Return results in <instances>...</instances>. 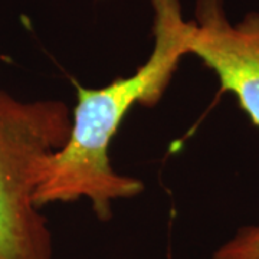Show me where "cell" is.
<instances>
[{"mask_svg": "<svg viewBox=\"0 0 259 259\" xmlns=\"http://www.w3.org/2000/svg\"><path fill=\"white\" fill-rule=\"evenodd\" d=\"M154 12V47L130 76L102 88H78L72 124L65 144L47 160L35 203L40 209L56 202L88 199L100 221L112 216V203L139 196L143 182L111 166L110 146L134 104L156 105L167 90L182 58L189 55L190 22L179 0H150Z\"/></svg>", "mask_w": 259, "mask_h": 259, "instance_id": "cell-1", "label": "cell"}, {"mask_svg": "<svg viewBox=\"0 0 259 259\" xmlns=\"http://www.w3.org/2000/svg\"><path fill=\"white\" fill-rule=\"evenodd\" d=\"M71 124L64 101L19 100L0 85V259H54L52 233L35 193Z\"/></svg>", "mask_w": 259, "mask_h": 259, "instance_id": "cell-2", "label": "cell"}, {"mask_svg": "<svg viewBox=\"0 0 259 259\" xmlns=\"http://www.w3.org/2000/svg\"><path fill=\"white\" fill-rule=\"evenodd\" d=\"M187 51L212 69L222 91L233 94L259 127V13L233 25L223 0H197Z\"/></svg>", "mask_w": 259, "mask_h": 259, "instance_id": "cell-3", "label": "cell"}, {"mask_svg": "<svg viewBox=\"0 0 259 259\" xmlns=\"http://www.w3.org/2000/svg\"><path fill=\"white\" fill-rule=\"evenodd\" d=\"M212 259H259V221L241 228L232 239L213 252Z\"/></svg>", "mask_w": 259, "mask_h": 259, "instance_id": "cell-4", "label": "cell"}]
</instances>
